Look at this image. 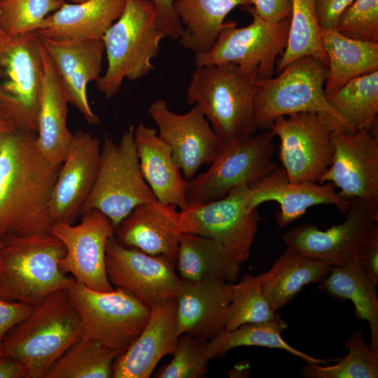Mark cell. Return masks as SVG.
I'll list each match as a JSON object with an SVG mask.
<instances>
[{
  "mask_svg": "<svg viewBox=\"0 0 378 378\" xmlns=\"http://www.w3.org/2000/svg\"><path fill=\"white\" fill-rule=\"evenodd\" d=\"M37 133L18 128L0 135V241L48 231L49 202L61 164L40 151Z\"/></svg>",
  "mask_w": 378,
  "mask_h": 378,
  "instance_id": "obj_1",
  "label": "cell"
},
{
  "mask_svg": "<svg viewBox=\"0 0 378 378\" xmlns=\"http://www.w3.org/2000/svg\"><path fill=\"white\" fill-rule=\"evenodd\" d=\"M257 74L232 63L196 67L187 100L203 113L221 146L257 131L253 105Z\"/></svg>",
  "mask_w": 378,
  "mask_h": 378,
  "instance_id": "obj_2",
  "label": "cell"
},
{
  "mask_svg": "<svg viewBox=\"0 0 378 378\" xmlns=\"http://www.w3.org/2000/svg\"><path fill=\"white\" fill-rule=\"evenodd\" d=\"M80 338L77 312L66 289H59L10 330L0 348L4 356L25 365L29 378H44L52 364Z\"/></svg>",
  "mask_w": 378,
  "mask_h": 378,
  "instance_id": "obj_3",
  "label": "cell"
},
{
  "mask_svg": "<svg viewBox=\"0 0 378 378\" xmlns=\"http://www.w3.org/2000/svg\"><path fill=\"white\" fill-rule=\"evenodd\" d=\"M65 252L48 231L6 241L0 248V299L36 307L51 293L67 289L75 279L59 268Z\"/></svg>",
  "mask_w": 378,
  "mask_h": 378,
  "instance_id": "obj_4",
  "label": "cell"
},
{
  "mask_svg": "<svg viewBox=\"0 0 378 378\" xmlns=\"http://www.w3.org/2000/svg\"><path fill=\"white\" fill-rule=\"evenodd\" d=\"M166 37L150 0H125L121 15L102 38L107 69L96 80L97 90L111 97L125 78L135 80L146 76L153 69L151 60L159 52L160 41Z\"/></svg>",
  "mask_w": 378,
  "mask_h": 378,
  "instance_id": "obj_5",
  "label": "cell"
},
{
  "mask_svg": "<svg viewBox=\"0 0 378 378\" xmlns=\"http://www.w3.org/2000/svg\"><path fill=\"white\" fill-rule=\"evenodd\" d=\"M275 78L256 80L253 113L257 130H270L279 117L316 113L332 118L347 132L345 121L325 96L328 66L321 59L305 56L290 63Z\"/></svg>",
  "mask_w": 378,
  "mask_h": 378,
  "instance_id": "obj_6",
  "label": "cell"
},
{
  "mask_svg": "<svg viewBox=\"0 0 378 378\" xmlns=\"http://www.w3.org/2000/svg\"><path fill=\"white\" fill-rule=\"evenodd\" d=\"M134 129L129 126L118 143L104 135L97 176L81 215L98 210L115 227L136 206L158 201L141 172Z\"/></svg>",
  "mask_w": 378,
  "mask_h": 378,
  "instance_id": "obj_7",
  "label": "cell"
},
{
  "mask_svg": "<svg viewBox=\"0 0 378 378\" xmlns=\"http://www.w3.org/2000/svg\"><path fill=\"white\" fill-rule=\"evenodd\" d=\"M79 318L82 337L92 338L120 354L144 328L150 307L124 288L99 292L76 281L66 289Z\"/></svg>",
  "mask_w": 378,
  "mask_h": 378,
  "instance_id": "obj_8",
  "label": "cell"
},
{
  "mask_svg": "<svg viewBox=\"0 0 378 378\" xmlns=\"http://www.w3.org/2000/svg\"><path fill=\"white\" fill-rule=\"evenodd\" d=\"M273 137L267 130L221 146L204 172L186 180L188 205L220 199L234 187L249 186L273 172L278 167L272 160L275 152Z\"/></svg>",
  "mask_w": 378,
  "mask_h": 378,
  "instance_id": "obj_9",
  "label": "cell"
},
{
  "mask_svg": "<svg viewBox=\"0 0 378 378\" xmlns=\"http://www.w3.org/2000/svg\"><path fill=\"white\" fill-rule=\"evenodd\" d=\"M246 9L252 16L251 23L237 28L234 22H225L212 48L195 54L196 67L232 63L256 73L257 80L273 76L276 58L287 44L290 18L272 24L263 20L252 6Z\"/></svg>",
  "mask_w": 378,
  "mask_h": 378,
  "instance_id": "obj_10",
  "label": "cell"
},
{
  "mask_svg": "<svg viewBox=\"0 0 378 378\" xmlns=\"http://www.w3.org/2000/svg\"><path fill=\"white\" fill-rule=\"evenodd\" d=\"M248 198V186L241 184L220 199L179 210L181 230L216 239L241 265L250 256L260 220Z\"/></svg>",
  "mask_w": 378,
  "mask_h": 378,
  "instance_id": "obj_11",
  "label": "cell"
},
{
  "mask_svg": "<svg viewBox=\"0 0 378 378\" xmlns=\"http://www.w3.org/2000/svg\"><path fill=\"white\" fill-rule=\"evenodd\" d=\"M342 127L332 118L316 113L279 117L269 130L280 141L279 158L293 183L321 180L333 155L332 131Z\"/></svg>",
  "mask_w": 378,
  "mask_h": 378,
  "instance_id": "obj_12",
  "label": "cell"
},
{
  "mask_svg": "<svg viewBox=\"0 0 378 378\" xmlns=\"http://www.w3.org/2000/svg\"><path fill=\"white\" fill-rule=\"evenodd\" d=\"M345 219L321 230L311 224L296 226L282 236L287 247L332 267L358 260L372 227L378 221V202L350 200Z\"/></svg>",
  "mask_w": 378,
  "mask_h": 378,
  "instance_id": "obj_13",
  "label": "cell"
},
{
  "mask_svg": "<svg viewBox=\"0 0 378 378\" xmlns=\"http://www.w3.org/2000/svg\"><path fill=\"white\" fill-rule=\"evenodd\" d=\"M111 220L96 209L80 216L78 224L54 223L48 232L58 238L65 247L60 260L61 271L73 275L76 281L99 292L115 289L106 270V248L114 235Z\"/></svg>",
  "mask_w": 378,
  "mask_h": 378,
  "instance_id": "obj_14",
  "label": "cell"
},
{
  "mask_svg": "<svg viewBox=\"0 0 378 378\" xmlns=\"http://www.w3.org/2000/svg\"><path fill=\"white\" fill-rule=\"evenodd\" d=\"M106 270L111 284L133 294L148 306L176 299L181 279L175 264L162 255H153L120 244L111 237L106 248Z\"/></svg>",
  "mask_w": 378,
  "mask_h": 378,
  "instance_id": "obj_15",
  "label": "cell"
},
{
  "mask_svg": "<svg viewBox=\"0 0 378 378\" xmlns=\"http://www.w3.org/2000/svg\"><path fill=\"white\" fill-rule=\"evenodd\" d=\"M332 162L321 183H332L339 195L378 202V138L375 127L347 132L332 131Z\"/></svg>",
  "mask_w": 378,
  "mask_h": 378,
  "instance_id": "obj_16",
  "label": "cell"
},
{
  "mask_svg": "<svg viewBox=\"0 0 378 378\" xmlns=\"http://www.w3.org/2000/svg\"><path fill=\"white\" fill-rule=\"evenodd\" d=\"M148 111L158 127V136L170 147L184 179H192L202 165L214 161L221 144L198 106L178 114L169 108L165 100L159 99Z\"/></svg>",
  "mask_w": 378,
  "mask_h": 378,
  "instance_id": "obj_17",
  "label": "cell"
},
{
  "mask_svg": "<svg viewBox=\"0 0 378 378\" xmlns=\"http://www.w3.org/2000/svg\"><path fill=\"white\" fill-rule=\"evenodd\" d=\"M101 148V140L89 132L73 133L49 202L52 223L74 224L80 217L97 176Z\"/></svg>",
  "mask_w": 378,
  "mask_h": 378,
  "instance_id": "obj_18",
  "label": "cell"
},
{
  "mask_svg": "<svg viewBox=\"0 0 378 378\" xmlns=\"http://www.w3.org/2000/svg\"><path fill=\"white\" fill-rule=\"evenodd\" d=\"M40 39L61 78L69 102L87 122L98 125L100 120L90 106L87 89L89 83L100 77L105 50L102 39Z\"/></svg>",
  "mask_w": 378,
  "mask_h": 378,
  "instance_id": "obj_19",
  "label": "cell"
},
{
  "mask_svg": "<svg viewBox=\"0 0 378 378\" xmlns=\"http://www.w3.org/2000/svg\"><path fill=\"white\" fill-rule=\"evenodd\" d=\"M1 90L15 101L37 133L43 83L41 40L35 31L17 36L0 47Z\"/></svg>",
  "mask_w": 378,
  "mask_h": 378,
  "instance_id": "obj_20",
  "label": "cell"
},
{
  "mask_svg": "<svg viewBox=\"0 0 378 378\" xmlns=\"http://www.w3.org/2000/svg\"><path fill=\"white\" fill-rule=\"evenodd\" d=\"M272 201L276 202L280 206L275 216L279 227L298 219L313 206L330 204L344 214L350 205V201L341 197L332 183H293L288 180L284 169L279 166L267 176L248 186L250 207L257 209L261 204Z\"/></svg>",
  "mask_w": 378,
  "mask_h": 378,
  "instance_id": "obj_21",
  "label": "cell"
},
{
  "mask_svg": "<svg viewBox=\"0 0 378 378\" xmlns=\"http://www.w3.org/2000/svg\"><path fill=\"white\" fill-rule=\"evenodd\" d=\"M177 208L158 201L141 204L115 227L114 236L123 246L164 256L176 265L183 232Z\"/></svg>",
  "mask_w": 378,
  "mask_h": 378,
  "instance_id": "obj_22",
  "label": "cell"
},
{
  "mask_svg": "<svg viewBox=\"0 0 378 378\" xmlns=\"http://www.w3.org/2000/svg\"><path fill=\"white\" fill-rule=\"evenodd\" d=\"M176 299L150 307L144 328L113 363V378H148L166 355L172 354L179 336L176 323Z\"/></svg>",
  "mask_w": 378,
  "mask_h": 378,
  "instance_id": "obj_23",
  "label": "cell"
},
{
  "mask_svg": "<svg viewBox=\"0 0 378 378\" xmlns=\"http://www.w3.org/2000/svg\"><path fill=\"white\" fill-rule=\"evenodd\" d=\"M232 283L216 279H181L176 298L178 335L188 334L208 341L224 329Z\"/></svg>",
  "mask_w": 378,
  "mask_h": 378,
  "instance_id": "obj_24",
  "label": "cell"
},
{
  "mask_svg": "<svg viewBox=\"0 0 378 378\" xmlns=\"http://www.w3.org/2000/svg\"><path fill=\"white\" fill-rule=\"evenodd\" d=\"M41 50L43 76L37 118L36 143L40 151L50 162L61 164L73 137L66 123L69 102L57 69L41 42Z\"/></svg>",
  "mask_w": 378,
  "mask_h": 378,
  "instance_id": "obj_25",
  "label": "cell"
},
{
  "mask_svg": "<svg viewBox=\"0 0 378 378\" xmlns=\"http://www.w3.org/2000/svg\"><path fill=\"white\" fill-rule=\"evenodd\" d=\"M134 136L141 174L156 200L175 205L180 211L186 209V179L170 147L155 130L143 123L134 127Z\"/></svg>",
  "mask_w": 378,
  "mask_h": 378,
  "instance_id": "obj_26",
  "label": "cell"
},
{
  "mask_svg": "<svg viewBox=\"0 0 378 378\" xmlns=\"http://www.w3.org/2000/svg\"><path fill=\"white\" fill-rule=\"evenodd\" d=\"M125 0H88L63 2L47 16L35 31L39 38L56 39H102L121 15Z\"/></svg>",
  "mask_w": 378,
  "mask_h": 378,
  "instance_id": "obj_27",
  "label": "cell"
},
{
  "mask_svg": "<svg viewBox=\"0 0 378 378\" xmlns=\"http://www.w3.org/2000/svg\"><path fill=\"white\" fill-rule=\"evenodd\" d=\"M332 266L287 247L267 272L258 275L261 290L276 312L310 284L319 283Z\"/></svg>",
  "mask_w": 378,
  "mask_h": 378,
  "instance_id": "obj_28",
  "label": "cell"
},
{
  "mask_svg": "<svg viewBox=\"0 0 378 378\" xmlns=\"http://www.w3.org/2000/svg\"><path fill=\"white\" fill-rule=\"evenodd\" d=\"M321 35L328 58L326 99L351 80L378 71V43L347 37L336 29L321 28Z\"/></svg>",
  "mask_w": 378,
  "mask_h": 378,
  "instance_id": "obj_29",
  "label": "cell"
},
{
  "mask_svg": "<svg viewBox=\"0 0 378 378\" xmlns=\"http://www.w3.org/2000/svg\"><path fill=\"white\" fill-rule=\"evenodd\" d=\"M240 265L216 239L181 234L175 265L181 279L192 282L216 279L233 284L238 279Z\"/></svg>",
  "mask_w": 378,
  "mask_h": 378,
  "instance_id": "obj_30",
  "label": "cell"
},
{
  "mask_svg": "<svg viewBox=\"0 0 378 378\" xmlns=\"http://www.w3.org/2000/svg\"><path fill=\"white\" fill-rule=\"evenodd\" d=\"M318 288L340 301L351 300L357 320L367 321L370 348L378 355V299L377 284L366 274L358 260L331 267Z\"/></svg>",
  "mask_w": 378,
  "mask_h": 378,
  "instance_id": "obj_31",
  "label": "cell"
},
{
  "mask_svg": "<svg viewBox=\"0 0 378 378\" xmlns=\"http://www.w3.org/2000/svg\"><path fill=\"white\" fill-rule=\"evenodd\" d=\"M237 6H251L248 0H175L174 8L183 30L181 46L195 54L210 50L223 28L224 20Z\"/></svg>",
  "mask_w": 378,
  "mask_h": 378,
  "instance_id": "obj_32",
  "label": "cell"
},
{
  "mask_svg": "<svg viewBox=\"0 0 378 378\" xmlns=\"http://www.w3.org/2000/svg\"><path fill=\"white\" fill-rule=\"evenodd\" d=\"M287 328V323L277 314L270 321L243 324L231 330L223 329L207 341V360L223 358L234 348L251 346L283 349L308 364L326 365L338 360L316 358L294 349L281 337Z\"/></svg>",
  "mask_w": 378,
  "mask_h": 378,
  "instance_id": "obj_33",
  "label": "cell"
},
{
  "mask_svg": "<svg viewBox=\"0 0 378 378\" xmlns=\"http://www.w3.org/2000/svg\"><path fill=\"white\" fill-rule=\"evenodd\" d=\"M327 100L345 121L347 132L374 128L378 116V71L351 80Z\"/></svg>",
  "mask_w": 378,
  "mask_h": 378,
  "instance_id": "obj_34",
  "label": "cell"
},
{
  "mask_svg": "<svg viewBox=\"0 0 378 378\" xmlns=\"http://www.w3.org/2000/svg\"><path fill=\"white\" fill-rule=\"evenodd\" d=\"M120 352L97 340L82 337L52 364L44 378H111Z\"/></svg>",
  "mask_w": 378,
  "mask_h": 378,
  "instance_id": "obj_35",
  "label": "cell"
},
{
  "mask_svg": "<svg viewBox=\"0 0 378 378\" xmlns=\"http://www.w3.org/2000/svg\"><path fill=\"white\" fill-rule=\"evenodd\" d=\"M291 1L287 44L281 57L276 61V72L279 73L290 63L308 55L319 58L328 66L316 13V0Z\"/></svg>",
  "mask_w": 378,
  "mask_h": 378,
  "instance_id": "obj_36",
  "label": "cell"
},
{
  "mask_svg": "<svg viewBox=\"0 0 378 378\" xmlns=\"http://www.w3.org/2000/svg\"><path fill=\"white\" fill-rule=\"evenodd\" d=\"M347 355L334 365L308 364L300 368L307 378H377L378 355L368 346L360 329L356 330L345 341Z\"/></svg>",
  "mask_w": 378,
  "mask_h": 378,
  "instance_id": "obj_37",
  "label": "cell"
},
{
  "mask_svg": "<svg viewBox=\"0 0 378 378\" xmlns=\"http://www.w3.org/2000/svg\"><path fill=\"white\" fill-rule=\"evenodd\" d=\"M276 315L263 295L258 276L245 274L238 283L232 284L225 330H234L246 323L270 321Z\"/></svg>",
  "mask_w": 378,
  "mask_h": 378,
  "instance_id": "obj_38",
  "label": "cell"
},
{
  "mask_svg": "<svg viewBox=\"0 0 378 378\" xmlns=\"http://www.w3.org/2000/svg\"><path fill=\"white\" fill-rule=\"evenodd\" d=\"M63 2L60 0H0V30L4 44L17 36L36 31L44 19L59 9Z\"/></svg>",
  "mask_w": 378,
  "mask_h": 378,
  "instance_id": "obj_39",
  "label": "cell"
},
{
  "mask_svg": "<svg viewBox=\"0 0 378 378\" xmlns=\"http://www.w3.org/2000/svg\"><path fill=\"white\" fill-rule=\"evenodd\" d=\"M207 341L180 335L169 363L155 374L158 378H202L207 374Z\"/></svg>",
  "mask_w": 378,
  "mask_h": 378,
  "instance_id": "obj_40",
  "label": "cell"
},
{
  "mask_svg": "<svg viewBox=\"0 0 378 378\" xmlns=\"http://www.w3.org/2000/svg\"><path fill=\"white\" fill-rule=\"evenodd\" d=\"M335 29L347 37L378 43V0H354L339 18Z\"/></svg>",
  "mask_w": 378,
  "mask_h": 378,
  "instance_id": "obj_41",
  "label": "cell"
},
{
  "mask_svg": "<svg viewBox=\"0 0 378 378\" xmlns=\"http://www.w3.org/2000/svg\"><path fill=\"white\" fill-rule=\"evenodd\" d=\"M156 12L159 29L172 39H178L183 27L174 8L175 0H150Z\"/></svg>",
  "mask_w": 378,
  "mask_h": 378,
  "instance_id": "obj_42",
  "label": "cell"
},
{
  "mask_svg": "<svg viewBox=\"0 0 378 378\" xmlns=\"http://www.w3.org/2000/svg\"><path fill=\"white\" fill-rule=\"evenodd\" d=\"M18 128L32 130L15 101L7 96L0 88V135Z\"/></svg>",
  "mask_w": 378,
  "mask_h": 378,
  "instance_id": "obj_43",
  "label": "cell"
},
{
  "mask_svg": "<svg viewBox=\"0 0 378 378\" xmlns=\"http://www.w3.org/2000/svg\"><path fill=\"white\" fill-rule=\"evenodd\" d=\"M358 261L366 274L378 284V224L368 232L362 246Z\"/></svg>",
  "mask_w": 378,
  "mask_h": 378,
  "instance_id": "obj_44",
  "label": "cell"
},
{
  "mask_svg": "<svg viewBox=\"0 0 378 378\" xmlns=\"http://www.w3.org/2000/svg\"><path fill=\"white\" fill-rule=\"evenodd\" d=\"M35 307L0 299V343L15 325L27 318Z\"/></svg>",
  "mask_w": 378,
  "mask_h": 378,
  "instance_id": "obj_45",
  "label": "cell"
},
{
  "mask_svg": "<svg viewBox=\"0 0 378 378\" xmlns=\"http://www.w3.org/2000/svg\"><path fill=\"white\" fill-rule=\"evenodd\" d=\"M255 13L269 23H278L290 18L291 0H248Z\"/></svg>",
  "mask_w": 378,
  "mask_h": 378,
  "instance_id": "obj_46",
  "label": "cell"
},
{
  "mask_svg": "<svg viewBox=\"0 0 378 378\" xmlns=\"http://www.w3.org/2000/svg\"><path fill=\"white\" fill-rule=\"evenodd\" d=\"M354 0H316L318 24L323 29H335L339 18Z\"/></svg>",
  "mask_w": 378,
  "mask_h": 378,
  "instance_id": "obj_47",
  "label": "cell"
},
{
  "mask_svg": "<svg viewBox=\"0 0 378 378\" xmlns=\"http://www.w3.org/2000/svg\"><path fill=\"white\" fill-rule=\"evenodd\" d=\"M0 378H29V374L22 362L4 356L0 358Z\"/></svg>",
  "mask_w": 378,
  "mask_h": 378,
  "instance_id": "obj_48",
  "label": "cell"
},
{
  "mask_svg": "<svg viewBox=\"0 0 378 378\" xmlns=\"http://www.w3.org/2000/svg\"><path fill=\"white\" fill-rule=\"evenodd\" d=\"M60 1H64V0H60ZM67 1H69L72 3H81V2H84L85 1H88V0H67Z\"/></svg>",
  "mask_w": 378,
  "mask_h": 378,
  "instance_id": "obj_49",
  "label": "cell"
},
{
  "mask_svg": "<svg viewBox=\"0 0 378 378\" xmlns=\"http://www.w3.org/2000/svg\"><path fill=\"white\" fill-rule=\"evenodd\" d=\"M3 44H4L3 38H2V35H1V30H0V46H2Z\"/></svg>",
  "mask_w": 378,
  "mask_h": 378,
  "instance_id": "obj_50",
  "label": "cell"
},
{
  "mask_svg": "<svg viewBox=\"0 0 378 378\" xmlns=\"http://www.w3.org/2000/svg\"><path fill=\"white\" fill-rule=\"evenodd\" d=\"M5 244V241H0V248Z\"/></svg>",
  "mask_w": 378,
  "mask_h": 378,
  "instance_id": "obj_51",
  "label": "cell"
},
{
  "mask_svg": "<svg viewBox=\"0 0 378 378\" xmlns=\"http://www.w3.org/2000/svg\"><path fill=\"white\" fill-rule=\"evenodd\" d=\"M4 356V354L1 350V348H0V358H2Z\"/></svg>",
  "mask_w": 378,
  "mask_h": 378,
  "instance_id": "obj_52",
  "label": "cell"
}]
</instances>
